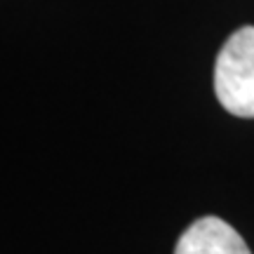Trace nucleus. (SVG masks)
Here are the masks:
<instances>
[{
    "label": "nucleus",
    "mask_w": 254,
    "mask_h": 254,
    "mask_svg": "<svg viewBox=\"0 0 254 254\" xmlns=\"http://www.w3.org/2000/svg\"><path fill=\"white\" fill-rule=\"evenodd\" d=\"M214 92L231 116L254 118V26L231 33L214 64Z\"/></svg>",
    "instance_id": "nucleus-1"
},
{
    "label": "nucleus",
    "mask_w": 254,
    "mask_h": 254,
    "mask_svg": "<svg viewBox=\"0 0 254 254\" xmlns=\"http://www.w3.org/2000/svg\"><path fill=\"white\" fill-rule=\"evenodd\" d=\"M174 254H252L236 228L219 217H202L182 233Z\"/></svg>",
    "instance_id": "nucleus-2"
}]
</instances>
